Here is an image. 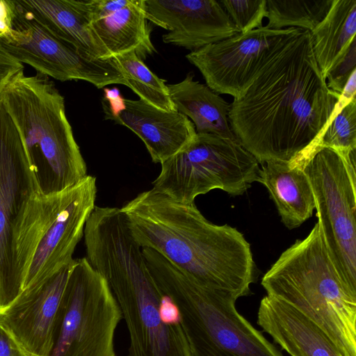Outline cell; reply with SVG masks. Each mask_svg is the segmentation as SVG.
Segmentation results:
<instances>
[{"mask_svg":"<svg viewBox=\"0 0 356 356\" xmlns=\"http://www.w3.org/2000/svg\"><path fill=\"white\" fill-rule=\"evenodd\" d=\"M0 101L17 129L42 195L58 193L88 176L65 99L47 76L21 72L3 88Z\"/></svg>","mask_w":356,"mask_h":356,"instance_id":"cell-3","label":"cell"},{"mask_svg":"<svg viewBox=\"0 0 356 356\" xmlns=\"http://www.w3.org/2000/svg\"><path fill=\"white\" fill-rule=\"evenodd\" d=\"M0 356H23L12 336L0 323Z\"/></svg>","mask_w":356,"mask_h":356,"instance_id":"cell-31","label":"cell"},{"mask_svg":"<svg viewBox=\"0 0 356 356\" xmlns=\"http://www.w3.org/2000/svg\"><path fill=\"white\" fill-rule=\"evenodd\" d=\"M317 64L325 77L356 33V0H333L323 21L310 32Z\"/></svg>","mask_w":356,"mask_h":356,"instance_id":"cell-22","label":"cell"},{"mask_svg":"<svg viewBox=\"0 0 356 356\" xmlns=\"http://www.w3.org/2000/svg\"><path fill=\"white\" fill-rule=\"evenodd\" d=\"M152 190L175 202L194 203L197 196L221 189L243 194L257 181L259 163L238 140L197 134L186 147L165 161Z\"/></svg>","mask_w":356,"mask_h":356,"instance_id":"cell-8","label":"cell"},{"mask_svg":"<svg viewBox=\"0 0 356 356\" xmlns=\"http://www.w3.org/2000/svg\"><path fill=\"white\" fill-rule=\"evenodd\" d=\"M333 0H266L268 29L312 31L328 13Z\"/></svg>","mask_w":356,"mask_h":356,"instance_id":"cell-24","label":"cell"},{"mask_svg":"<svg viewBox=\"0 0 356 356\" xmlns=\"http://www.w3.org/2000/svg\"><path fill=\"white\" fill-rule=\"evenodd\" d=\"M329 147L347 154L356 150V99L332 118L321 135L315 149ZM314 149V150H315Z\"/></svg>","mask_w":356,"mask_h":356,"instance_id":"cell-25","label":"cell"},{"mask_svg":"<svg viewBox=\"0 0 356 356\" xmlns=\"http://www.w3.org/2000/svg\"><path fill=\"white\" fill-rule=\"evenodd\" d=\"M261 284L267 295L317 324L343 356H356V293L338 273L318 222L306 238L281 254Z\"/></svg>","mask_w":356,"mask_h":356,"instance_id":"cell-5","label":"cell"},{"mask_svg":"<svg viewBox=\"0 0 356 356\" xmlns=\"http://www.w3.org/2000/svg\"><path fill=\"white\" fill-rule=\"evenodd\" d=\"M51 32L99 59L112 58L90 24V0H19Z\"/></svg>","mask_w":356,"mask_h":356,"instance_id":"cell-19","label":"cell"},{"mask_svg":"<svg viewBox=\"0 0 356 356\" xmlns=\"http://www.w3.org/2000/svg\"><path fill=\"white\" fill-rule=\"evenodd\" d=\"M15 3L12 30L0 43L17 61L60 81L83 80L97 88L127 86L113 58L99 59L81 51L51 32L19 0Z\"/></svg>","mask_w":356,"mask_h":356,"instance_id":"cell-11","label":"cell"},{"mask_svg":"<svg viewBox=\"0 0 356 356\" xmlns=\"http://www.w3.org/2000/svg\"><path fill=\"white\" fill-rule=\"evenodd\" d=\"M131 235L175 266L236 299L250 293L255 265L250 243L227 225H217L195 203L182 204L152 189L120 208Z\"/></svg>","mask_w":356,"mask_h":356,"instance_id":"cell-2","label":"cell"},{"mask_svg":"<svg viewBox=\"0 0 356 356\" xmlns=\"http://www.w3.org/2000/svg\"><path fill=\"white\" fill-rule=\"evenodd\" d=\"M143 254L159 291L179 309L193 356H284L238 312L232 293L202 284L150 248Z\"/></svg>","mask_w":356,"mask_h":356,"instance_id":"cell-6","label":"cell"},{"mask_svg":"<svg viewBox=\"0 0 356 356\" xmlns=\"http://www.w3.org/2000/svg\"><path fill=\"white\" fill-rule=\"evenodd\" d=\"M339 97L327 86L310 31L300 29L230 104V127L259 164L285 161L303 168Z\"/></svg>","mask_w":356,"mask_h":356,"instance_id":"cell-1","label":"cell"},{"mask_svg":"<svg viewBox=\"0 0 356 356\" xmlns=\"http://www.w3.org/2000/svg\"><path fill=\"white\" fill-rule=\"evenodd\" d=\"M147 21L168 33L163 42L195 51L240 33L216 0H145Z\"/></svg>","mask_w":356,"mask_h":356,"instance_id":"cell-15","label":"cell"},{"mask_svg":"<svg viewBox=\"0 0 356 356\" xmlns=\"http://www.w3.org/2000/svg\"><path fill=\"white\" fill-rule=\"evenodd\" d=\"M91 26L111 57L135 51L142 60L156 53L145 0H90Z\"/></svg>","mask_w":356,"mask_h":356,"instance_id":"cell-18","label":"cell"},{"mask_svg":"<svg viewBox=\"0 0 356 356\" xmlns=\"http://www.w3.org/2000/svg\"><path fill=\"white\" fill-rule=\"evenodd\" d=\"M314 195L329 255L345 284L356 293L355 150L343 154L316 148L303 165Z\"/></svg>","mask_w":356,"mask_h":356,"instance_id":"cell-10","label":"cell"},{"mask_svg":"<svg viewBox=\"0 0 356 356\" xmlns=\"http://www.w3.org/2000/svg\"><path fill=\"white\" fill-rule=\"evenodd\" d=\"M24 71V65L10 55L0 43V92L17 74Z\"/></svg>","mask_w":356,"mask_h":356,"instance_id":"cell-28","label":"cell"},{"mask_svg":"<svg viewBox=\"0 0 356 356\" xmlns=\"http://www.w3.org/2000/svg\"><path fill=\"white\" fill-rule=\"evenodd\" d=\"M356 71V38L350 42L341 58L325 75L327 88L341 95L348 79Z\"/></svg>","mask_w":356,"mask_h":356,"instance_id":"cell-27","label":"cell"},{"mask_svg":"<svg viewBox=\"0 0 356 356\" xmlns=\"http://www.w3.org/2000/svg\"><path fill=\"white\" fill-rule=\"evenodd\" d=\"M240 33H245L262 26L266 17V0L220 1Z\"/></svg>","mask_w":356,"mask_h":356,"instance_id":"cell-26","label":"cell"},{"mask_svg":"<svg viewBox=\"0 0 356 356\" xmlns=\"http://www.w3.org/2000/svg\"><path fill=\"white\" fill-rule=\"evenodd\" d=\"M88 261L118 304L129 333L128 356H193L181 324L170 326L161 320L163 294L130 234L104 238L90 251Z\"/></svg>","mask_w":356,"mask_h":356,"instance_id":"cell-7","label":"cell"},{"mask_svg":"<svg viewBox=\"0 0 356 356\" xmlns=\"http://www.w3.org/2000/svg\"><path fill=\"white\" fill-rule=\"evenodd\" d=\"M159 312L161 320L167 325H178L181 324V316L179 309L175 302L168 296H162Z\"/></svg>","mask_w":356,"mask_h":356,"instance_id":"cell-29","label":"cell"},{"mask_svg":"<svg viewBox=\"0 0 356 356\" xmlns=\"http://www.w3.org/2000/svg\"><path fill=\"white\" fill-rule=\"evenodd\" d=\"M102 107L106 120L126 127L143 140L155 163L186 147L197 135L194 124L184 114L163 111L140 99L122 98L115 108L102 99Z\"/></svg>","mask_w":356,"mask_h":356,"instance_id":"cell-16","label":"cell"},{"mask_svg":"<svg viewBox=\"0 0 356 356\" xmlns=\"http://www.w3.org/2000/svg\"><path fill=\"white\" fill-rule=\"evenodd\" d=\"M300 30L261 26L191 51L186 58L199 70L209 88L236 99Z\"/></svg>","mask_w":356,"mask_h":356,"instance_id":"cell-12","label":"cell"},{"mask_svg":"<svg viewBox=\"0 0 356 356\" xmlns=\"http://www.w3.org/2000/svg\"><path fill=\"white\" fill-rule=\"evenodd\" d=\"M122 318L105 279L86 258L74 259L63 291L49 356H116Z\"/></svg>","mask_w":356,"mask_h":356,"instance_id":"cell-9","label":"cell"},{"mask_svg":"<svg viewBox=\"0 0 356 356\" xmlns=\"http://www.w3.org/2000/svg\"><path fill=\"white\" fill-rule=\"evenodd\" d=\"M73 262L24 289L0 311L1 325L23 356H49L56 316Z\"/></svg>","mask_w":356,"mask_h":356,"instance_id":"cell-14","label":"cell"},{"mask_svg":"<svg viewBox=\"0 0 356 356\" xmlns=\"http://www.w3.org/2000/svg\"><path fill=\"white\" fill-rule=\"evenodd\" d=\"M63 191L40 193L17 129L0 101V311L22 292Z\"/></svg>","mask_w":356,"mask_h":356,"instance_id":"cell-4","label":"cell"},{"mask_svg":"<svg viewBox=\"0 0 356 356\" xmlns=\"http://www.w3.org/2000/svg\"><path fill=\"white\" fill-rule=\"evenodd\" d=\"M97 192L96 178L90 175L62 192L58 209L34 252L23 289L74 261V250L96 206Z\"/></svg>","mask_w":356,"mask_h":356,"instance_id":"cell-13","label":"cell"},{"mask_svg":"<svg viewBox=\"0 0 356 356\" xmlns=\"http://www.w3.org/2000/svg\"><path fill=\"white\" fill-rule=\"evenodd\" d=\"M257 181L268 191L282 222L294 229L309 219L315 209L309 179L302 167L285 161H267L259 168Z\"/></svg>","mask_w":356,"mask_h":356,"instance_id":"cell-20","label":"cell"},{"mask_svg":"<svg viewBox=\"0 0 356 356\" xmlns=\"http://www.w3.org/2000/svg\"><path fill=\"white\" fill-rule=\"evenodd\" d=\"M257 323L290 356H343L317 324L277 298L263 297Z\"/></svg>","mask_w":356,"mask_h":356,"instance_id":"cell-17","label":"cell"},{"mask_svg":"<svg viewBox=\"0 0 356 356\" xmlns=\"http://www.w3.org/2000/svg\"><path fill=\"white\" fill-rule=\"evenodd\" d=\"M15 10V0H0V40L10 34Z\"/></svg>","mask_w":356,"mask_h":356,"instance_id":"cell-30","label":"cell"},{"mask_svg":"<svg viewBox=\"0 0 356 356\" xmlns=\"http://www.w3.org/2000/svg\"><path fill=\"white\" fill-rule=\"evenodd\" d=\"M113 58L124 75L127 87L140 99L165 111H177L170 98L166 81L153 73L135 51Z\"/></svg>","mask_w":356,"mask_h":356,"instance_id":"cell-23","label":"cell"},{"mask_svg":"<svg viewBox=\"0 0 356 356\" xmlns=\"http://www.w3.org/2000/svg\"><path fill=\"white\" fill-rule=\"evenodd\" d=\"M193 77L188 73L181 81L167 85L177 111L191 120L197 134L237 140L229 121L230 104Z\"/></svg>","mask_w":356,"mask_h":356,"instance_id":"cell-21","label":"cell"}]
</instances>
